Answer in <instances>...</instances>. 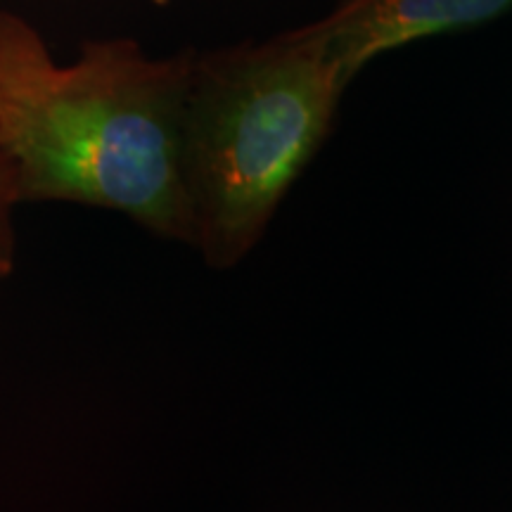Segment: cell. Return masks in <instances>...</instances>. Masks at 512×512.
Segmentation results:
<instances>
[{
  "label": "cell",
  "instance_id": "5b68a950",
  "mask_svg": "<svg viewBox=\"0 0 512 512\" xmlns=\"http://www.w3.org/2000/svg\"><path fill=\"white\" fill-rule=\"evenodd\" d=\"M12 266H15V264H3V261H0V278L10 275L12 273Z\"/></svg>",
  "mask_w": 512,
  "mask_h": 512
},
{
  "label": "cell",
  "instance_id": "6da1fadb",
  "mask_svg": "<svg viewBox=\"0 0 512 512\" xmlns=\"http://www.w3.org/2000/svg\"><path fill=\"white\" fill-rule=\"evenodd\" d=\"M190 57L152 60L131 41L91 43L57 64L38 31L0 12V147L19 202L117 211L190 242L183 121Z\"/></svg>",
  "mask_w": 512,
  "mask_h": 512
},
{
  "label": "cell",
  "instance_id": "3957f363",
  "mask_svg": "<svg viewBox=\"0 0 512 512\" xmlns=\"http://www.w3.org/2000/svg\"><path fill=\"white\" fill-rule=\"evenodd\" d=\"M512 0H347L313 24L347 79L377 55L418 38L503 15Z\"/></svg>",
  "mask_w": 512,
  "mask_h": 512
},
{
  "label": "cell",
  "instance_id": "7a4b0ae2",
  "mask_svg": "<svg viewBox=\"0 0 512 512\" xmlns=\"http://www.w3.org/2000/svg\"><path fill=\"white\" fill-rule=\"evenodd\" d=\"M349 79L316 29L195 62L183 121V178L195 245L209 266L252 252L328 133Z\"/></svg>",
  "mask_w": 512,
  "mask_h": 512
},
{
  "label": "cell",
  "instance_id": "8992f818",
  "mask_svg": "<svg viewBox=\"0 0 512 512\" xmlns=\"http://www.w3.org/2000/svg\"><path fill=\"white\" fill-rule=\"evenodd\" d=\"M155 3H169V0H155Z\"/></svg>",
  "mask_w": 512,
  "mask_h": 512
},
{
  "label": "cell",
  "instance_id": "277c9868",
  "mask_svg": "<svg viewBox=\"0 0 512 512\" xmlns=\"http://www.w3.org/2000/svg\"><path fill=\"white\" fill-rule=\"evenodd\" d=\"M17 204L19 195L15 178H12L8 157H5L3 147H0V261L3 264H12V245H15V238H12L10 216Z\"/></svg>",
  "mask_w": 512,
  "mask_h": 512
}]
</instances>
